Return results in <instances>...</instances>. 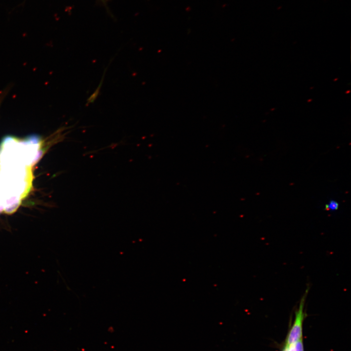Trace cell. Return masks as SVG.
I'll use <instances>...</instances> for the list:
<instances>
[{"label":"cell","mask_w":351,"mask_h":351,"mask_svg":"<svg viewBox=\"0 0 351 351\" xmlns=\"http://www.w3.org/2000/svg\"><path fill=\"white\" fill-rule=\"evenodd\" d=\"M309 290L308 287L300 299L298 308L295 310L294 321L286 339V345L295 343L302 338V325L306 316L304 306Z\"/></svg>","instance_id":"1"},{"label":"cell","mask_w":351,"mask_h":351,"mask_svg":"<svg viewBox=\"0 0 351 351\" xmlns=\"http://www.w3.org/2000/svg\"><path fill=\"white\" fill-rule=\"evenodd\" d=\"M46 151V148H39L37 152L35 157L32 159L30 164L32 166L35 165L42 157L44 153Z\"/></svg>","instance_id":"2"},{"label":"cell","mask_w":351,"mask_h":351,"mask_svg":"<svg viewBox=\"0 0 351 351\" xmlns=\"http://www.w3.org/2000/svg\"><path fill=\"white\" fill-rule=\"evenodd\" d=\"M338 206L339 204L336 201L332 200L329 204L325 205V209L328 211H335L338 209Z\"/></svg>","instance_id":"3"},{"label":"cell","mask_w":351,"mask_h":351,"mask_svg":"<svg viewBox=\"0 0 351 351\" xmlns=\"http://www.w3.org/2000/svg\"><path fill=\"white\" fill-rule=\"evenodd\" d=\"M295 351H304L302 338H301L294 343Z\"/></svg>","instance_id":"4"},{"label":"cell","mask_w":351,"mask_h":351,"mask_svg":"<svg viewBox=\"0 0 351 351\" xmlns=\"http://www.w3.org/2000/svg\"><path fill=\"white\" fill-rule=\"evenodd\" d=\"M288 351H295L294 343L288 345Z\"/></svg>","instance_id":"5"},{"label":"cell","mask_w":351,"mask_h":351,"mask_svg":"<svg viewBox=\"0 0 351 351\" xmlns=\"http://www.w3.org/2000/svg\"><path fill=\"white\" fill-rule=\"evenodd\" d=\"M282 351H288V345L285 344Z\"/></svg>","instance_id":"6"},{"label":"cell","mask_w":351,"mask_h":351,"mask_svg":"<svg viewBox=\"0 0 351 351\" xmlns=\"http://www.w3.org/2000/svg\"><path fill=\"white\" fill-rule=\"evenodd\" d=\"M4 210V207L3 205H0V213Z\"/></svg>","instance_id":"7"},{"label":"cell","mask_w":351,"mask_h":351,"mask_svg":"<svg viewBox=\"0 0 351 351\" xmlns=\"http://www.w3.org/2000/svg\"><path fill=\"white\" fill-rule=\"evenodd\" d=\"M1 98H2L1 97H0V103L1 101Z\"/></svg>","instance_id":"8"}]
</instances>
